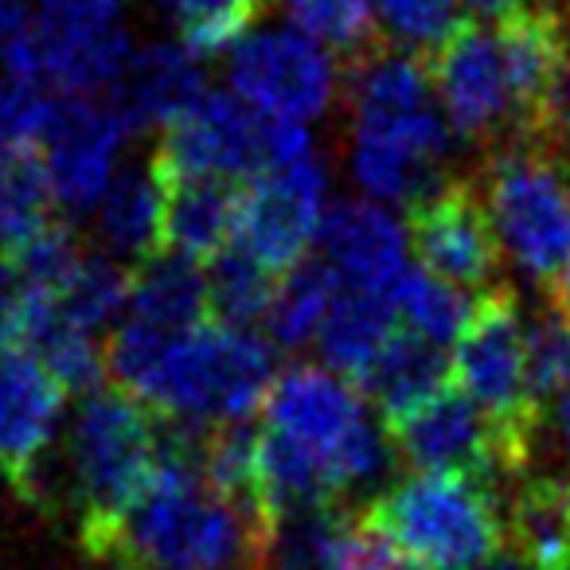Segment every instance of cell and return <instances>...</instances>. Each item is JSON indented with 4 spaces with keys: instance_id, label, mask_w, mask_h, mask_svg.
<instances>
[{
    "instance_id": "cell-40",
    "label": "cell",
    "mask_w": 570,
    "mask_h": 570,
    "mask_svg": "<svg viewBox=\"0 0 570 570\" xmlns=\"http://www.w3.org/2000/svg\"><path fill=\"white\" fill-rule=\"evenodd\" d=\"M461 4H469V9L481 12V17H500V20H504L508 12H515L520 4H528V0H461Z\"/></svg>"
},
{
    "instance_id": "cell-16",
    "label": "cell",
    "mask_w": 570,
    "mask_h": 570,
    "mask_svg": "<svg viewBox=\"0 0 570 570\" xmlns=\"http://www.w3.org/2000/svg\"><path fill=\"white\" fill-rule=\"evenodd\" d=\"M129 134L134 129L114 102L67 95L59 98V114L40 149L51 199L67 212H95L98 199L118 176V160Z\"/></svg>"
},
{
    "instance_id": "cell-17",
    "label": "cell",
    "mask_w": 570,
    "mask_h": 570,
    "mask_svg": "<svg viewBox=\"0 0 570 570\" xmlns=\"http://www.w3.org/2000/svg\"><path fill=\"white\" fill-rule=\"evenodd\" d=\"M67 387L24 348L0 344V473L20 484L43 465L59 438Z\"/></svg>"
},
{
    "instance_id": "cell-24",
    "label": "cell",
    "mask_w": 570,
    "mask_h": 570,
    "mask_svg": "<svg viewBox=\"0 0 570 570\" xmlns=\"http://www.w3.org/2000/svg\"><path fill=\"white\" fill-rule=\"evenodd\" d=\"M504 528L520 559L539 570H559L570 551V476L523 473L512 481Z\"/></svg>"
},
{
    "instance_id": "cell-15",
    "label": "cell",
    "mask_w": 570,
    "mask_h": 570,
    "mask_svg": "<svg viewBox=\"0 0 570 570\" xmlns=\"http://www.w3.org/2000/svg\"><path fill=\"white\" fill-rule=\"evenodd\" d=\"M430 82H434L445 126L458 129L465 141H497V137L515 141L520 137V118H515L497 32H484L473 20H461L434 51Z\"/></svg>"
},
{
    "instance_id": "cell-34",
    "label": "cell",
    "mask_w": 570,
    "mask_h": 570,
    "mask_svg": "<svg viewBox=\"0 0 570 570\" xmlns=\"http://www.w3.org/2000/svg\"><path fill=\"white\" fill-rule=\"evenodd\" d=\"M59 98L43 82L0 75V153H40L59 114Z\"/></svg>"
},
{
    "instance_id": "cell-11",
    "label": "cell",
    "mask_w": 570,
    "mask_h": 570,
    "mask_svg": "<svg viewBox=\"0 0 570 570\" xmlns=\"http://www.w3.org/2000/svg\"><path fill=\"white\" fill-rule=\"evenodd\" d=\"M277 121L262 118L238 95L207 90L188 114L160 129L153 168L160 180H250L274 160Z\"/></svg>"
},
{
    "instance_id": "cell-23",
    "label": "cell",
    "mask_w": 570,
    "mask_h": 570,
    "mask_svg": "<svg viewBox=\"0 0 570 570\" xmlns=\"http://www.w3.org/2000/svg\"><path fill=\"white\" fill-rule=\"evenodd\" d=\"M207 317H212V309H207V274L196 262H184L176 254H157L129 282L126 325H137L157 336H176L204 325Z\"/></svg>"
},
{
    "instance_id": "cell-26",
    "label": "cell",
    "mask_w": 570,
    "mask_h": 570,
    "mask_svg": "<svg viewBox=\"0 0 570 570\" xmlns=\"http://www.w3.org/2000/svg\"><path fill=\"white\" fill-rule=\"evenodd\" d=\"M445 383H450V360L442 356V348L399 328L360 387L380 403L383 422H391L426 403L430 395H438Z\"/></svg>"
},
{
    "instance_id": "cell-6",
    "label": "cell",
    "mask_w": 570,
    "mask_h": 570,
    "mask_svg": "<svg viewBox=\"0 0 570 570\" xmlns=\"http://www.w3.org/2000/svg\"><path fill=\"white\" fill-rule=\"evenodd\" d=\"M262 406H266L262 430L325 461L344 500L375 489L387 476L395 453L387 426L367 414L356 383L336 375L333 367H289L274 380Z\"/></svg>"
},
{
    "instance_id": "cell-13",
    "label": "cell",
    "mask_w": 570,
    "mask_h": 570,
    "mask_svg": "<svg viewBox=\"0 0 570 570\" xmlns=\"http://www.w3.org/2000/svg\"><path fill=\"white\" fill-rule=\"evenodd\" d=\"M40 75L56 95L95 98L114 90L134 43L126 0H36Z\"/></svg>"
},
{
    "instance_id": "cell-12",
    "label": "cell",
    "mask_w": 570,
    "mask_h": 570,
    "mask_svg": "<svg viewBox=\"0 0 570 570\" xmlns=\"http://www.w3.org/2000/svg\"><path fill=\"white\" fill-rule=\"evenodd\" d=\"M227 71L235 95L274 121L305 126L336 98V63L321 43L294 28H266L238 40Z\"/></svg>"
},
{
    "instance_id": "cell-8",
    "label": "cell",
    "mask_w": 570,
    "mask_h": 570,
    "mask_svg": "<svg viewBox=\"0 0 570 570\" xmlns=\"http://www.w3.org/2000/svg\"><path fill=\"white\" fill-rule=\"evenodd\" d=\"M383 426L395 453L414 473L473 476L489 489H497L500 481H520L523 473H531V458H535L450 383Z\"/></svg>"
},
{
    "instance_id": "cell-21",
    "label": "cell",
    "mask_w": 570,
    "mask_h": 570,
    "mask_svg": "<svg viewBox=\"0 0 570 570\" xmlns=\"http://www.w3.org/2000/svg\"><path fill=\"white\" fill-rule=\"evenodd\" d=\"M98 238L114 258L149 262L165 254V180L153 160L118 168L114 184L95 207Z\"/></svg>"
},
{
    "instance_id": "cell-42",
    "label": "cell",
    "mask_w": 570,
    "mask_h": 570,
    "mask_svg": "<svg viewBox=\"0 0 570 570\" xmlns=\"http://www.w3.org/2000/svg\"><path fill=\"white\" fill-rule=\"evenodd\" d=\"M539 4H543V9H551L554 17L567 24V32H570V0H539Z\"/></svg>"
},
{
    "instance_id": "cell-32",
    "label": "cell",
    "mask_w": 570,
    "mask_h": 570,
    "mask_svg": "<svg viewBox=\"0 0 570 570\" xmlns=\"http://www.w3.org/2000/svg\"><path fill=\"white\" fill-rule=\"evenodd\" d=\"M289 28L356 59L375 48V0H277Z\"/></svg>"
},
{
    "instance_id": "cell-27",
    "label": "cell",
    "mask_w": 570,
    "mask_h": 570,
    "mask_svg": "<svg viewBox=\"0 0 570 570\" xmlns=\"http://www.w3.org/2000/svg\"><path fill=\"white\" fill-rule=\"evenodd\" d=\"M336 294H341V282L325 262H302L285 277H277V289L266 309L269 336L282 348H302V344L317 341Z\"/></svg>"
},
{
    "instance_id": "cell-2",
    "label": "cell",
    "mask_w": 570,
    "mask_h": 570,
    "mask_svg": "<svg viewBox=\"0 0 570 570\" xmlns=\"http://www.w3.org/2000/svg\"><path fill=\"white\" fill-rule=\"evenodd\" d=\"M160 453L157 414L121 387H95L75 406L43 465L17 497L40 512L67 515L82 551L114 535L134 508Z\"/></svg>"
},
{
    "instance_id": "cell-28",
    "label": "cell",
    "mask_w": 570,
    "mask_h": 570,
    "mask_svg": "<svg viewBox=\"0 0 570 570\" xmlns=\"http://www.w3.org/2000/svg\"><path fill=\"white\" fill-rule=\"evenodd\" d=\"M391 309H395L403 333L419 336L434 348L458 344V336L465 333L469 317H473V302L453 285L438 282L426 269H406L399 277L395 294H391Z\"/></svg>"
},
{
    "instance_id": "cell-7",
    "label": "cell",
    "mask_w": 570,
    "mask_h": 570,
    "mask_svg": "<svg viewBox=\"0 0 570 570\" xmlns=\"http://www.w3.org/2000/svg\"><path fill=\"white\" fill-rule=\"evenodd\" d=\"M481 196L497 243L523 274L551 282L570 258V165L512 141L484 160Z\"/></svg>"
},
{
    "instance_id": "cell-4",
    "label": "cell",
    "mask_w": 570,
    "mask_h": 570,
    "mask_svg": "<svg viewBox=\"0 0 570 570\" xmlns=\"http://www.w3.org/2000/svg\"><path fill=\"white\" fill-rule=\"evenodd\" d=\"M450 129L430 71L399 48H367L348 75V168L372 204L414 207L445 184Z\"/></svg>"
},
{
    "instance_id": "cell-35",
    "label": "cell",
    "mask_w": 570,
    "mask_h": 570,
    "mask_svg": "<svg viewBox=\"0 0 570 570\" xmlns=\"http://www.w3.org/2000/svg\"><path fill=\"white\" fill-rule=\"evenodd\" d=\"M528 344V391L535 403L570 391V317L559 309H543L531 328H523Z\"/></svg>"
},
{
    "instance_id": "cell-1",
    "label": "cell",
    "mask_w": 570,
    "mask_h": 570,
    "mask_svg": "<svg viewBox=\"0 0 570 570\" xmlns=\"http://www.w3.org/2000/svg\"><path fill=\"white\" fill-rule=\"evenodd\" d=\"M204 426L160 434V453L114 535L95 543L87 562L110 559L126 570H235L258 567L266 535L207 484L199 469Z\"/></svg>"
},
{
    "instance_id": "cell-36",
    "label": "cell",
    "mask_w": 570,
    "mask_h": 570,
    "mask_svg": "<svg viewBox=\"0 0 570 570\" xmlns=\"http://www.w3.org/2000/svg\"><path fill=\"white\" fill-rule=\"evenodd\" d=\"M461 0H375V20L383 32L399 43V51H426L442 48V40L461 24Z\"/></svg>"
},
{
    "instance_id": "cell-31",
    "label": "cell",
    "mask_w": 570,
    "mask_h": 570,
    "mask_svg": "<svg viewBox=\"0 0 570 570\" xmlns=\"http://www.w3.org/2000/svg\"><path fill=\"white\" fill-rule=\"evenodd\" d=\"M266 0H160V12L176 28L191 56H215L246 40Z\"/></svg>"
},
{
    "instance_id": "cell-10",
    "label": "cell",
    "mask_w": 570,
    "mask_h": 570,
    "mask_svg": "<svg viewBox=\"0 0 570 570\" xmlns=\"http://www.w3.org/2000/svg\"><path fill=\"white\" fill-rule=\"evenodd\" d=\"M325 215L328 173L317 153L269 165L238 191L235 246L274 277H285L305 262Z\"/></svg>"
},
{
    "instance_id": "cell-3",
    "label": "cell",
    "mask_w": 570,
    "mask_h": 570,
    "mask_svg": "<svg viewBox=\"0 0 570 570\" xmlns=\"http://www.w3.org/2000/svg\"><path fill=\"white\" fill-rule=\"evenodd\" d=\"M106 372L114 387L134 395L153 414L180 426H223L243 422L274 387V348L250 328L219 321L176 336L145 333L121 321L110 336Z\"/></svg>"
},
{
    "instance_id": "cell-38",
    "label": "cell",
    "mask_w": 570,
    "mask_h": 570,
    "mask_svg": "<svg viewBox=\"0 0 570 570\" xmlns=\"http://www.w3.org/2000/svg\"><path fill=\"white\" fill-rule=\"evenodd\" d=\"M12 309H17V277H12V262L0 254V344H9Z\"/></svg>"
},
{
    "instance_id": "cell-5",
    "label": "cell",
    "mask_w": 570,
    "mask_h": 570,
    "mask_svg": "<svg viewBox=\"0 0 570 570\" xmlns=\"http://www.w3.org/2000/svg\"><path fill=\"white\" fill-rule=\"evenodd\" d=\"M364 523L419 570H481L508 543L497 489L453 473H411L387 484L364 508Z\"/></svg>"
},
{
    "instance_id": "cell-19",
    "label": "cell",
    "mask_w": 570,
    "mask_h": 570,
    "mask_svg": "<svg viewBox=\"0 0 570 570\" xmlns=\"http://www.w3.org/2000/svg\"><path fill=\"white\" fill-rule=\"evenodd\" d=\"M207 95V79L199 56H191L184 43H149L134 51L114 82V106L129 121V129L173 126L180 114H188Z\"/></svg>"
},
{
    "instance_id": "cell-43",
    "label": "cell",
    "mask_w": 570,
    "mask_h": 570,
    "mask_svg": "<svg viewBox=\"0 0 570 570\" xmlns=\"http://www.w3.org/2000/svg\"><path fill=\"white\" fill-rule=\"evenodd\" d=\"M559 570H570V551H567V559H562V567Z\"/></svg>"
},
{
    "instance_id": "cell-44",
    "label": "cell",
    "mask_w": 570,
    "mask_h": 570,
    "mask_svg": "<svg viewBox=\"0 0 570 570\" xmlns=\"http://www.w3.org/2000/svg\"><path fill=\"white\" fill-rule=\"evenodd\" d=\"M235 570H258V567H235Z\"/></svg>"
},
{
    "instance_id": "cell-30",
    "label": "cell",
    "mask_w": 570,
    "mask_h": 570,
    "mask_svg": "<svg viewBox=\"0 0 570 570\" xmlns=\"http://www.w3.org/2000/svg\"><path fill=\"white\" fill-rule=\"evenodd\" d=\"M51 184L40 153H0V250L20 243L51 223Z\"/></svg>"
},
{
    "instance_id": "cell-37",
    "label": "cell",
    "mask_w": 570,
    "mask_h": 570,
    "mask_svg": "<svg viewBox=\"0 0 570 570\" xmlns=\"http://www.w3.org/2000/svg\"><path fill=\"white\" fill-rule=\"evenodd\" d=\"M0 75L4 79L43 82L36 0H0Z\"/></svg>"
},
{
    "instance_id": "cell-33",
    "label": "cell",
    "mask_w": 570,
    "mask_h": 570,
    "mask_svg": "<svg viewBox=\"0 0 570 570\" xmlns=\"http://www.w3.org/2000/svg\"><path fill=\"white\" fill-rule=\"evenodd\" d=\"M277 289V277L262 269L250 254L223 250L207 269V309L219 325L246 328L258 317H266L269 297Z\"/></svg>"
},
{
    "instance_id": "cell-25",
    "label": "cell",
    "mask_w": 570,
    "mask_h": 570,
    "mask_svg": "<svg viewBox=\"0 0 570 570\" xmlns=\"http://www.w3.org/2000/svg\"><path fill=\"white\" fill-rule=\"evenodd\" d=\"M395 333H399V321L391 302L372 294H356V289H341L325 325H321L317 344H321V356L328 360V367L360 387Z\"/></svg>"
},
{
    "instance_id": "cell-22",
    "label": "cell",
    "mask_w": 570,
    "mask_h": 570,
    "mask_svg": "<svg viewBox=\"0 0 570 570\" xmlns=\"http://www.w3.org/2000/svg\"><path fill=\"white\" fill-rule=\"evenodd\" d=\"M160 176V173H157ZM238 227V188L227 180H165V254L215 262Z\"/></svg>"
},
{
    "instance_id": "cell-18",
    "label": "cell",
    "mask_w": 570,
    "mask_h": 570,
    "mask_svg": "<svg viewBox=\"0 0 570 570\" xmlns=\"http://www.w3.org/2000/svg\"><path fill=\"white\" fill-rule=\"evenodd\" d=\"M317 238L341 289L391 302L399 277L406 274V230L387 207L372 199H341L328 207Z\"/></svg>"
},
{
    "instance_id": "cell-9",
    "label": "cell",
    "mask_w": 570,
    "mask_h": 570,
    "mask_svg": "<svg viewBox=\"0 0 570 570\" xmlns=\"http://www.w3.org/2000/svg\"><path fill=\"white\" fill-rule=\"evenodd\" d=\"M450 383L469 395L508 438L535 453L539 403L528 391V344L508 285H492L473 302L465 333L450 360Z\"/></svg>"
},
{
    "instance_id": "cell-41",
    "label": "cell",
    "mask_w": 570,
    "mask_h": 570,
    "mask_svg": "<svg viewBox=\"0 0 570 570\" xmlns=\"http://www.w3.org/2000/svg\"><path fill=\"white\" fill-rule=\"evenodd\" d=\"M481 570H539V567H531V562L520 559V554H508V559H492L489 567H481Z\"/></svg>"
},
{
    "instance_id": "cell-20",
    "label": "cell",
    "mask_w": 570,
    "mask_h": 570,
    "mask_svg": "<svg viewBox=\"0 0 570 570\" xmlns=\"http://www.w3.org/2000/svg\"><path fill=\"white\" fill-rule=\"evenodd\" d=\"M497 48L500 59H504L508 87H512L515 118H520V137L515 141H523L547 87L559 75L562 59L570 56V32L551 9H543L539 0H528V4H520V9L500 20Z\"/></svg>"
},
{
    "instance_id": "cell-29",
    "label": "cell",
    "mask_w": 570,
    "mask_h": 570,
    "mask_svg": "<svg viewBox=\"0 0 570 570\" xmlns=\"http://www.w3.org/2000/svg\"><path fill=\"white\" fill-rule=\"evenodd\" d=\"M129 269L121 266L110 254H90L79 262L71 277H67L63 289L56 294H43L59 309V317L71 321L79 333L98 336V328L110 325L118 313H126L129 302Z\"/></svg>"
},
{
    "instance_id": "cell-14",
    "label": "cell",
    "mask_w": 570,
    "mask_h": 570,
    "mask_svg": "<svg viewBox=\"0 0 570 570\" xmlns=\"http://www.w3.org/2000/svg\"><path fill=\"white\" fill-rule=\"evenodd\" d=\"M422 269L453 289L489 294L500 274V243L476 180H445L411 207V238Z\"/></svg>"
},
{
    "instance_id": "cell-39",
    "label": "cell",
    "mask_w": 570,
    "mask_h": 570,
    "mask_svg": "<svg viewBox=\"0 0 570 570\" xmlns=\"http://www.w3.org/2000/svg\"><path fill=\"white\" fill-rule=\"evenodd\" d=\"M547 285H551V309H559V313H567V317H570V258Z\"/></svg>"
}]
</instances>
